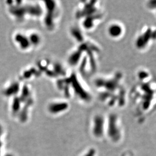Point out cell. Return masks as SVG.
I'll use <instances>...</instances> for the list:
<instances>
[{"label": "cell", "instance_id": "obj_1", "mask_svg": "<svg viewBox=\"0 0 156 156\" xmlns=\"http://www.w3.org/2000/svg\"><path fill=\"white\" fill-rule=\"evenodd\" d=\"M105 134L113 144L119 143L122 140V129L118 118L115 115H111L108 120V123H106Z\"/></svg>", "mask_w": 156, "mask_h": 156}, {"label": "cell", "instance_id": "obj_2", "mask_svg": "<svg viewBox=\"0 0 156 156\" xmlns=\"http://www.w3.org/2000/svg\"><path fill=\"white\" fill-rule=\"evenodd\" d=\"M106 125L105 120L101 115H97L93 118L91 133L95 138L100 140L105 135Z\"/></svg>", "mask_w": 156, "mask_h": 156}, {"label": "cell", "instance_id": "obj_3", "mask_svg": "<svg viewBox=\"0 0 156 156\" xmlns=\"http://www.w3.org/2000/svg\"><path fill=\"white\" fill-rule=\"evenodd\" d=\"M123 27L119 23H115L111 24L108 28V33L112 38H117L122 35Z\"/></svg>", "mask_w": 156, "mask_h": 156}, {"label": "cell", "instance_id": "obj_4", "mask_svg": "<svg viewBox=\"0 0 156 156\" xmlns=\"http://www.w3.org/2000/svg\"><path fill=\"white\" fill-rule=\"evenodd\" d=\"M16 41L17 43L23 49H27L30 48L31 44L27 37L24 36L21 34H17L16 36Z\"/></svg>", "mask_w": 156, "mask_h": 156}, {"label": "cell", "instance_id": "obj_5", "mask_svg": "<svg viewBox=\"0 0 156 156\" xmlns=\"http://www.w3.org/2000/svg\"><path fill=\"white\" fill-rule=\"evenodd\" d=\"M67 105L65 103H55L51 104L49 106V111L51 113L56 114L61 113L62 111H64L67 109Z\"/></svg>", "mask_w": 156, "mask_h": 156}, {"label": "cell", "instance_id": "obj_6", "mask_svg": "<svg viewBox=\"0 0 156 156\" xmlns=\"http://www.w3.org/2000/svg\"><path fill=\"white\" fill-rule=\"evenodd\" d=\"M28 38L30 44H34V45H38L40 42V37L36 33L31 34Z\"/></svg>", "mask_w": 156, "mask_h": 156}, {"label": "cell", "instance_id": "obj_7", "mask_svg": "<svg viewBox=\"0 0 156 156\" xmlns=\"http://www.w3.org/2000/svg\"><path fill=\"white\" fill-rule=\"evenodd\" d=\"M97 153L94 147H90L85 151L81 156H97Z\"/></svg>", "mask_w": 156, "mask_h": 156}, {"label": "cell", "instance_id": "obj_8", "mask_svg": "<svg viewBox=\"0 0 156 156\" xmlns=\"http://www.w3.org/2000/svg\"><path fill=\"white\" fill-rule=\"evenodd\" d=\"M2 127L0 126V137L2 135ZM1 147H2V142H1V140L0 139V151H1Z\"/></svg>", "mask_w": 156, "mask_h": 156}, {"label": "cell", "instance_id": "obj_9", "mask_svg": "<svg viewBox=\"0 0 156 156\" xmlns=\"http://www.w3.org/2000/svg\"><path fill=\"white\" fill-rule=\"evenodd\" d=\"M122 156H133V154L131 153H126L124 154H123Z\"/></svg>", "mask_w": 156, "mask_h": 156}, {"label": "cell", "instance_id": "obj_10", "mask_svg": "<svg viewBox=\"0 0 156 156\" xmlns=\"http://www.w3.org/2000/svg\"><path fill=\"white\" fill-rule=\"evenodd\" d=\"M12 156V154H8V155H7V156Z\"/></svg>", "mask_w": 156, "mask_h": 156}]
</instances>
